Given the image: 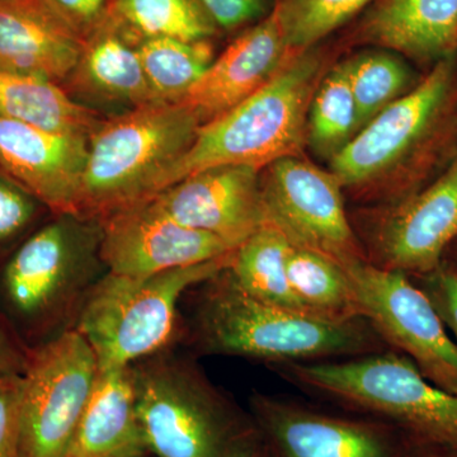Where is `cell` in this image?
I'll return each instance as SVG.
<instances>
[{
	"mask_svg": "<svg viewBox=\"0 0 457 457\" xmlns=\"http://www.w3.org/2000/svg\"><path fill=\"white\" fill-rule=\"evenodd\" d=\"M204 354L284 366L347 360L389 350L368 319L330 323L251 296L227 267L200 284L191 326Z\"/></svg>",
	"mask_w": 457,
	"mask_h": 457,
	"instance_id": "1",
	"label": "cell"
},
{
	"mask_svg": "<svg viewBox=\"0 0 457 457\" xmlns=\"http://www.w3.org/2000/svg\"><path fill=\"white\" fill-rule=\"evenodd\" d=\"M456 135L457 55L366 123L330 161L332 173L369 203H398L413 194L407 170L428 167Z\"/></svg>",
	"mask_w": 457,
	"mask_h": 457,
	"instance_id": "2",
	"label": "cell"
},
{
	"mask_svg": "<svg viewBox=\"0 0 457 457\" xmlns=\"http://www.w3.org/2000/svg\"><path fill=\"white\" fill-rule=\"evenodd\" d=\"M144 446L154 457H251L263 453L252 414L188 357L159 352L131 366Z\"/></svg>",
	"mask_w": 457,
	"mask_h": 457,
	"instance_id": "3",
	"label": "cell"
},
{
	"mask_svg": "<svg viewBox=\"0 0 457 457\" xmlns=\"http://www.w3.org/2000/svg\"><path fill=\"white\" fill-rule=\"evenodd\" d=\"M323 57L312 49L291 53L266 86L233 110L198 129L191 146L162 171L152 196L192 174L225 165L264 170L300 156L312 95L321 79Z\"/></svg>",
	"mask_w": 457,
	"mask_h": 457,
	"instance_id": "4",
	"label": "cell"
},
{
	"mask_svg": "<svg viewBox=\"0 0 457 457\" xmlns=\"http://www.w3.org/2000/svg\"><path fill=\"white\" fill-rule=\"evenodd\" d=\"M279 372L351 413L390 423L414 444L457 453V394L431 383L399 352L290 363Z\"/></svg>",
	"mask_w": 457,
	"mask_h": 457,
	"instance_id": "5",
	"label": "cell"
},
{
	"mask_svg": "<svg viewBox=\"0 0 457 457\" xmlns=\"http://www.w3.org/2000/svg\"><path fill=\"white\" fill-rule=\"evenodd\" d=\"M99 245L98 221L59 215L9 258L0 278L3 303L36 345L73 329L90 290L108 272Z\"/></svg>",
	"mask_w": 457,
	"mask_h": 457,
	"instance_id": "6",
	"label": "cell"
},
{
	"mask_svg": "<svg viewBox=\"0 0 457 457\" xmlns=\"http://www.w3.org/2000/svg\"><path fill=\"white\" fill-rule=\"evenodd\" d=\"M200 128L196 113L180 102L102 120L89 137L79 218L99 222L149 200L159 174L191 146Z\"/></svg>",
	"mask_w": 457,
	"mask_h": 457,
	"instance_id": "7",
	"label": "cell"
},
{
	"mask_svg": "<svg viewBox=\"0 0 457 457\" xmlns=\"http://www.w3.org/2000/svg\"><path fill=\"white\" fill-rule=\"evenodd\" d=\"M231 253L146 278L107 272L90 290L74 329L89 343L99 371L131 368L179 338L183 295L228 267Z\"/></svg>",
	"mask_w": 457,
	"mask_h": 457,
	"instance_id": "8",
	"label": "cell"
},
{
	"mask_svg": "<svg viewBox=\"0 0 457 457\" xmlns=\"http://www.w3.org/2000/svg\"><path fill=\"white\" fill-rule=\"evenodd\" d=\"M98 374L95 352L74 328L29 348L21 376L22 457H64Z\"/></svg>",
	"mask_w": 457,
	"mask_h": 457,
	"instance_id": "9",
	"label": "cell"
},
{
	"mask_svg": "<svg viewBox=\"0 0 457 457\" xmlns=\"http://www.w3.org/2000/svg\"><path fill=\"white\" fill-rule=\"evenodd\" d=\"M338 264L387 348L407 356L431 383L457 394V345L422 290L405 273L378 269L363 257Z\"/></svg>",
	"mask_w": 457,
	"mask_h": 457,
	"instance_id": "10",
	"label": "cell"
},
{
	"mask_svg": "<svg viewBox=\"0 0 457 457\" xmlns=\"http://www.w3.org/2000/svg\"><path fill=\"white\" fill-rule=\"evenodd\" d=\"M366 261L408 276L428 272L457 240V150L429 185L351 219Z\"/></svg>",
	"mask_w": 457,
	"mask_h": 457,
	"instance_id": "11",
	"label": "cell"
},
{
	"mask_svg": "<svg viewBox=\"0 0 457 457\" xmlns=\"http://www.w3.org/2000/svg\"><path fill=\"white\" fill-rule=\"evenodd\" d=\"M249 413L264 457H408L416 445L384 420L328 413L269 394L253 393Z\"/></svg>",
	"mask_w": 457,
	"mask_h": 457,
	"instance_id": "12",
	"label": "cell"
},
{
	"mask_svg": "<svg viewBox=\"0 0 457 457\" xmlns=\"http://www.w3.org/2000/svg\"><path fill=\"white\" fill-rule=\"evenodd\" d=\"M261 191L267 224L291 245L311 249L339 263L363 257L343 186L335 174L300 156H286L261 171Z\"/></svg>",
	"mask_w": 457,
	"mask_h": 457,
	"instance_id": "13",
	"label": "cell"
},
{
	"mask_svg": "<svg viewBox=\"0 0 457 457\" xmlns=\"http://www.w3.org/2000/svg\"><path fill=\"white\" fill-rule=\"evenodd\" d=\"M101 227L99 253L108 272L146 278L196 266L234 251L218 237L180 225L154 201L114 212Z\"/></svg>",
	"mask_w": 457,
	"mask_h": 457,
	"instance_id": "14",
	"label": "cell"
},
{
	"mask_svg": "<svg viewBox=\"0 0 457 457\" xmlns=\"http://www.w3.org/2000/svg\"><path fill=\"white\" fill-rule=\"evenodd\" d=\"M261 171L248 165L210 168L149 200L180 225L218 237L236 249L267 224Z\"/></svg>",
	"mask_w": 457,
	"mask_h": 457,
	"instance_id": "15",
	"label": "cell"
},
{
	"mask_svg": "<svg viewBox=\"0 0 457 457\" xmlns=\"http://www.w3.org/2000/svg\"><path fill=\"white\" fill-rule=\"evenodd\" d=\"M88 137L60 134L0 117V177L55 215L79 218Z\"/></svg>",
	"mask_w": 457,
	"mask_h": 457,
	"instance_id": "16",
	"label": "cell"
},
{
	"mask_svg": "<svg viewBox=\"0 0 457 457\" xmlns=\"http://www.w3.org/2000/svg\"><path fill=\"white\" fill-rule=\"evenodd\" d=\"M291 53L270 12L213 59L179 102L196 113L201 125L212 121L266 86Z\"/></svg>",
	"mask_w": 457,
	"mask_h": 457,
	"instance_id": "17",
	"label": "cell"
},
{
	"mask_svg": "<svg viewBox=\"0 0 457 457\" xmlns=\"http://www.w3.org/2000/svg\"><path fill=\"white\" fill-rule=\"evenodd\" d=\"M84 41L45 0H0V69L68 82Z\"/></svg>",
	"mask_w": 457,
	"mask_h": 457,
	"instance_id": "18",
	"label": "cell"
},
{
	"mask_svg": "<svg viewBox=\"0 0 457 457\" xmlns=\"http://www.w3.org/2000/svg\"><path fill=\"white\" fill-rule=\"evenodd\" d=\"M357 38L435 65L457 55V0H378Z\"/></svg>",
	"mask_w": 457,
	"mask_h": 457,
	"instance_id": "19",
	"label": "cell"
},
{
	"mask_svg": "<svg viewBox=\"0 0 457 457\" xmlns=\"http://www.w3.org/2000/svg\"><path fill=\"white\" fill-rule=\"evenodd\" d=\"M84 96L132 108L156 104L137 47L123 35L111 13L84 42L82 55L68 82Z\"/></svg>",
	"mask_w": 457,
	"mask_h": 457,
	"instance_id": "20",
	"label": "cell"
},
{
	"mask_svg": "<svg viewBox=\"0 0 457 457\" xmlns=\"http://www.w3.org/2000/svg\"><path fill=\"white\" fill-rule=\"evenodd\" d=\"M137 446L144 444L132 370L99 371L64 457H110Z\"/></svg>",
	"mask_w": 457,
	"mask_h": 457,
	"instance_id": "21",
	"label": "cell"
},
{
	"mask_svg": "<svg viewBox=\"0 0 457 457\" xmlns=\"http://www.w3.org/2000/svg\"><path fill=\"white\" fill-rule=\"evenodd\" d=\"M0 117L60 134L90 137L102 119L60 84L0 69Z\"/></svg>",
	"mask_w": 457,
	"mask_h": 457,
	"instance_id": "22",
	"label": "cell"
},
{
	"mask_svg": "<svg viewBox=\"0 0 457 457\" xmlns=\"http://www.w3.org/2000/svg\"><path fill=\"white\" fill-rule=\"evenodd\" d=\"M287 278L305 314L330 323L365 318L350 278L329 257L293 245L288 252Z\"/></svg>",
	"mask_w": 457,
	"mask_h": 457,
	"instance_id": "23",
	"label": "cell"
},
{
	"mask_svg": "<svg viewBox=\"0 0 457 457\" xmlns=\"http://www.w3.org/2000/svg\"><path fill=\"white\" fill-rule=\"evenodd\" d=\"M291 246L282 231L266 224L231 252L227 272L255 299L303 312L287 278Z\"/></svg>",
	"mask_w": 457,
	"mask_h": 457,
	"instance_id": "24",
	"label": "cell"
},
{
	"mask_svg": "<svg viewBox=\"0 0 457 457\" xmlns=\"http://www.w3.org/2000/svg\"><path fill=\"white\" fill-rule=\"evenodd\" d=\"M360 131L359 111L345 62L321 78L306 121V143L324 158H333Z\"/></svg>",
	"mask_w": 457,
	"mask_h": 457,
	"instance_id": "25",
	"label": "cell"
},
{
	"mask_svg": "<svg viewBox=\"0 0 457 457\" xmlns=\"http://www.w3.org/2000/svg\"><path fill=\"white\" fill-rule=\"evenodd\" d=\"M137 53L156 101L165 104H177L185 97L213 62L206 41L145 38Z\"/></svg>",
	"mask_w": 457,
	"mask_h": 457,
	"instance_id": "26",
	"label": "cell"
},
{
	"mask_svg": "<svg viewBox=\"0 0 457 457\" xmlns=\"http://www.w3.org/2000/svg\"><path fill=\"white\" fill-rule=\"evenodd\" d=\"M111 16L145 38L206 41L215 29L197 0H112Z\"/></svg>",
	"mask_w": 457,
	"mask_h": 457,
	"instance_id": "27",
	"label": "cell"
},
{
	"mask_svg": "<svg viewBox=\"0 0 457 457\" xmlns=\"http://www.w3.org/2000/svg\"><path fill=\"white\" fill-rule=\"evenodd\" d=\"M360 130L381 111L417 86L409 66L386 51H369L345 62Z\"/></svg>",
	"mask_w": 457,
	"mask_h": 457,
	"instance_id": "28",
	"label": "cell"
},
{
	"mask_svg": "<svg viewBox=\"0 0 457 457\" xmlns=\"http://www.w3.org/2000/svg\"><path fill=\"white\" fill-rule=\"evenodd\" d=\"M374 0H275L286 46L294 53L312 49L330 33L350 22Z\"/></svg>",
	"mask_w": 457,
	"mask_h": 457,
	"instance_id": "29",
	"label": "cell"
},
{
	"mask_svg": "<svg viewBox=\"0 0 457 457\" xmlns=\"http://www.w3.org/2000/svg\"><path fill=\"white\" fill-rule=\"evenodd\" d=\"M409 278L426 295L457 345V264L444 260L436 269Z\"/></svg>",
	"mask_w": 457,
	"mask_h": 457,
	"instance_id": "30",
	"label": "cell"
},
{
	"mask_svg": "<svg viewBox=\"0 0 457 457\" xmlns=\"http://www.w3.org/2000/svg\"><path fill=\"white\" fill-rule=\"evenodd\" d=\"M36 204L40 203L0 177V243L13 239L31 224L36 215Z\"/></svg>",
	"mask_w": 457,
	"mask_h": 457,
	"instance_id": "31",
	"label": "cell"
},
{
	"mask_svg": "<svg viewBox=\"0 0 457 457\" xmlns=\"http://www.w3.org/2000/svg\"><path fill=\"white\" fill-rule=\"evenodd\" d=\"M0 457H22L21 376L0 378Z\"/></svg>",
	"mask_w": 457,
	"mask_h": 457,
	"instance_id": "32",
	"label": "cell"
},
{
	"mask_svg": "<svg viewBox=\"0 0 457 457\" xmlns=\"http://www.w3.org/2000/svg\"><path fill=\"white\" fill-rule=\"evenodd\" d=\"M84 41L110 14L112 0H45Z\"/></svg>",
	"mask_w": 457,
	"mask_h": 457,
	"instance_id": "33",
	"label": "cell"
},
{
	"mask_svg": "<svg viewBox=\"0 0 457 457\" xmlns=\"http://www.w3.org/2000/svg\"><path fill=\"white\" fill-rule=\"evenodd\" d=\"M212 25L234 29L257 20L264 11L263 0H197Z\"/></svg>",
	"mask_w": 457,
	"mask_h": 457,
	"instance_id": "34",
	"label": "cell"
},
{
	"mask_svg": "<svg viewBox=\"0 0 457 457\" xmlns=\"http://www.w3.org/2000/svg\"><path fill=\"white\" fill-rule=\"evenodd\" d=\"M29 347L0 317V378L22 376L29 360Z\"/></svg>",
	"mask_w": 457,
	"mask_h": 457,
	"instance_id": "35",
	"label": "cell"
},
{
	"mask_svg": "<svg viewBox=\"0 0 457 457\" xmlns=\"http://www.w3.org/2000/svg\"><path fill=\"white\" fill-rule=\"evenodd\" d=\"M408 457H457V453L440 449H432V447L420 446V445L416 444Z\"/></svg>",
	"mask_w": 457,
	"mask_h": 457,
	"instance_id": "36",
	"label": "cell"
},
{
	"mask_svg": "<svg viewBox=\"0 0 457 457\" xmlns=\"http://www.w3.org/2000/svg\"><path fill=\"white\" fill-rule=\"evenodd\" d=\"M110 457H154L149 453L144 446L131 447V449H126L120 451V453H114Z\"/></svg>",
	"mask_w": 457,
	"mask_h": 457,
	"instance_id": "37",
	"label": "cell"
},
{
	"mask_svg": "<svg viewBox=\"0 0 457 457\" xmlns=\"http://www.w3.org/2000/svg\"><path fill=\"white\" fill-rule=\"evenodd\" d=\"M251 457H264L263 455V453H260V455H254V456H251Z\"/></svg>",
	"mask_w": 457,
	"mask_h": 457,
	"instance_id": "38",
	"label": "cell"
},
{
	"mask_svg": "<svg viewBox=\"0 0 457 457\" xmlns=\"http://www.w3.org/2000/svg\"><path fill=\"white\" fill-rule=\"evenodd\" d=\"M456 242H457V240H456Z\"/></svg>",
	"mask_w": 457,
	"mask_h": 457,
	"instance_id": "39",
	"label": "cell"
}]
</instances>
